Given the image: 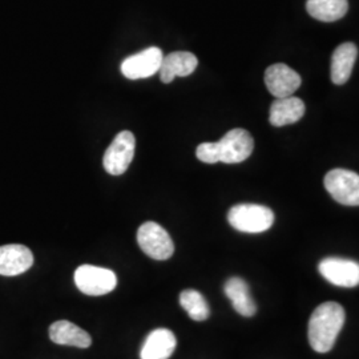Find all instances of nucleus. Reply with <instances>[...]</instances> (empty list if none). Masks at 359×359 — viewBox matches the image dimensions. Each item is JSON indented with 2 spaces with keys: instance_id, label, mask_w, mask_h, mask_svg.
Masks as SVG:
<instances>
[{
  "instance_id": "obj_12",
  "label": "nucleus",
  "mask_w": 359,
  "mask_h": 359,
  "mask_svg": "<svg viewBox=\"0 0 359 359\" xmlns=\"http://www.w3.org/2000/svg\"><path fill=\"white\" fill-rule=\"evenodd\" d=\"M197 65L198 60L192 52H172L163 59L161 68L158 71L161 81L164 84H169L175 80V77L189 76L194 72Z\"/></svg>"
},
{
  "instance_id": "obj_14",
  "label": "nucleus",
  "mask_w": 359,
  "mask_h": 359,
  "mask_svg": "<svg viewBox=\"0 0 359 359\" xmlns=\"http://www.w3.org/2000/svg\"><path fill=\"white\" fill-rule=\"evenodd\" d=\"M305 115V104L294 96L277 99L270 107V124L274 127H283L294 124Z\"/></svg>"
},
{
  "instance_id": "obj_8",
  "label": "nucleus",
  "mask_w": 359,
  "mask_h": 359,
  "mask_svg": "<svg viewBox=\"0 0 359 359\" xmlns=\"http://www.w3.org/2000/svg\"><path fill=\"white\" fill-rule=\"evenodd\" d=\"M322 277L341 287H355L359 285V264L346 258L329 257L318 265Z\"/></svg>"
},
{
  "instance_id": "obj_13",
  "label": "nucleus",
  "mask_w": 359,
  "mask_h": 359,
  "mask_svg": "<svg viewBox=\"0 0 359 359\" xmlns=\"http://www.w3.org/2000/svg\"><path fill=\"white\" fill-rule=\"evenodd\" d=\"M177 346L176 335L160 327L149 334L140 351L142 359H169Z\"/></svg>"
},
{
  "instance_id": "obj_2",
  "label": "nucleus",
  "mask_w": 359,
  "mask_h": 359,
  "mask_svg": "<svg viewBox=\"0 0 359 359\" xmlns=\"http://www.w3.org/2000/svg\"><path fill=\"white\" fill-rule=\"evenodd\" d=\"M345 323V310L337 302H325L316 309L309 321V342L317 353L333 348Z\"/></svg>"
},
{
  "instance_id": "obj_17",
  "label": "nucleus",
  "mask_w": 359,
  "mask_h": 359,
  "mask_svg": "<svg viewBox=\"0 0 359 359\" xmlns=\"http://www.w3.org/2000/svg\"><path fill=\"white\" fill-rule=\"evenodd\" d=\"M224 292L226 297L231 299L234 310L244 316V317H253L256 314V302L253 301L248 283L240 277H231L224 286Z\"/></svg>"
},
{
  "instance_id": "obj_18",
  "label": "nucleus",
  "mask_w": 359,
  "mask_h": 359,
  "mask_svg": "<svg viewBox=\"0 0 359 359\" xmlns=\"http://www.w3.org/2000/svg\"><path fill=\"white\" fill-rule=\"evenodd\" d=\"M306 10L311 18L332 23L342 19L348 10L347 0H308Z\"/></svg>"
},
{
  "instance_id": "obj_5",
  "label": "nucleus",
  "mask_w": 359,
  "mask_h": 359,
  "mask_svg": "<svg viewBox=\"0 0 359 359\" xmlns=\"http://www.w3.org/2000/svg\"><path fill=\"white\" fill-rule=\"evenodd\" d=\"M325 188L342 205L359 206V175L347 169H333L325 176Z\"/></svg>"
},
{
  "instance_id": "obj_15",
  "label": "nucleus",
  "mask_w": 359,
  "mask_h": 359,
  "mask_svg": "<svg viewBox=\"0 0 359 359\" xmlns=\"http://www.w3.org/2000/svg\"><path fill=\"white\" fill-rule=\"evenodd\" d=\"M50 338L57 345L87 348L92 345L90 334L75 323L69 321H57L50 327Z\"/></svg>"
},
{
  "instance_id": "obj_19",
  "label": "nucleus",
  "mask_w": 359,
  "mask_h": 359,
  "mask_svg": "<svg viewBox=\"0 0 359 359\" xmlns=\"http://www.w3.org/2000/svg\"><path fill=\"white\" fill-rule=\"evenodd\" d=\"M180 305L189 314L193 321H205L209 318L210 310L204 295L197 290L187 289L180 294Z\"/></svg>"
},
{
  "instance_id": "obj_10",
  "label": "nucleus",
  "mask_w": 359,
  "mask_h": 359,
  "mask_svg": "<svg viewBox=\"0 0 359 359\" xmlns=\"http://www.w3.org/2000/svg\"><path fill=\"white\" fill-rule=\"evenodd\" d=\"M265 84L270 93L277 97H289L293 96L295 90L301 86V76L283 63L270 65L265 72Z\"/></svg>"
},
{
  "instance_id": "obj_1",
  "label": "nucleus",
  "mask_w": 359,
  "mask_h": 359,
  "mask_svg": "<svg viewBox=\"0 0 359 359\" xmlns=\"http://www.w3.org/2000/svg\"><path fill=\"white\" fill-rule=\"evenodd\" d=\"M255 149V140L245 129L229 130L219 142H203L197 147L196 156L205 164H238L245 161Z\"/></svg>"
},
{
  "instance_id": "obj_6",
  "label": "nucleus",
  "mask_w": 359,
  "mask_h": 359,
  "mask_svg": "<svg viewBox=\"0 0 359 359\" xmlns=\"http://www.w3.org/2000/svg\"><path fill=\"white\" fill-rule=\"evenodd\" d=\"M135 148L136 139L132 132L123 130L117 133L115 140L111 142L104 154V169L112 176L126 173L135 157Z\"/></svg>"
},
{
  "instance_id": "obj_9",
  "label": "nucleus",
  "mask_w": 359,
  "mask_h": 359,
  "mask_svg": "<svg viewBox=\"0 0 359 359\" xmlns=\"http://www.w3.org/2000/svg\"><path fill=\"white\" fill-rule=\"evenodd\" d=\"M164 55L158 47H149L144 51L128 56L121 63V74L129 80L154 76L161 68Z\"/></svg>"
},
{
  "instance_id": "obj_11",
  "label": "nucleus",
  "mask_w": 359,
  "mask_h": 359,
  "mask_svg": "<svg viewBox=\"0 0 359 359\" xmlns=\"http://www.w3.org/2000/svg\"><path fill=\"white\" fill-rule=\"evenodd\" d=\"M32 265L34 255L25 245L0 246V276H19L29 269Z\"/></svg>"
},
{
  "instance_id": "obj_3",
  "label": "nucleus",
  "mask_w": 359,
  "mask_h": 359,
  "mask_svg": "<svg viewBox=\"0 0 359 359\" xmlns=\"http://www.w3.org/2000/svg\"><path fill=\"white\" fill-rule=\"evenodd\" d=\"M228 221L236 231L262 233L270 229L274 224V213L268 206L240 204L229 210Z\"/></svg>"
},
{
  "instance_id": "obj_16",
  "label": "nucleus",
  "mask_w": 359,
  "mask_h": 359,
  "mask_svg": "<svg viewBox=\"0 0 359 359\" xmlns=\"http://www.w3.org/2000/svg\"><path fill=\"white\" fill-rule=\"evenodd\" d=\"M357 56L358 48L354 43H344L335 48L332 57V80L334 84L342 86L350 79Z\"/></svg>"
},
{
  "instance_id": "obj_4",
  "label": "nucleus",
  "mask_w": 359,
  "mask_h": 359,
  "mask_svg": "<svg viewBox=\"0 0 359 359\" xmlns=\"http://www.w3.org/2000/svg\"><path fill=\"white\" fill-rule=\"evenodd\" d=\"M137 243L147 256L157 261H165L175 253V244L169 233L154 221L144 222L139 228Z\"/></svg>"
},
{
  "instance_id": "obj_7",
  "label": "nucleus",
  "mask_w": 359,
  "mask_h": 359,
  "mask_svg": "<svg viewBox=\"0 0 359 359\" xmlns=\"http://www.w3.org/2000/svg\"><path fill=\"white\" fill-rule=\"evenodd\" d=\"M77 289L87 295H104L115 290L116 274L112 270L93 265H81L75 271Z\"/></svg>"
}]
</instances>
